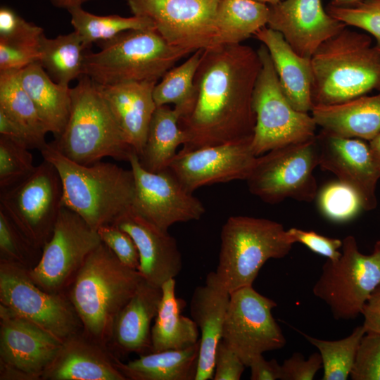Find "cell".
<instances>
[{"instance_id":"13","label":"cell","mask_w":380,"mask_h":380,"mask_svg":"<svg viewBox=\"0 0 380 380\" xmlns=\"http://www.w3.org/2000/svg\"><path fill=\"white\" fill-rule=\"evenodd\" d=\"M277 303L252 286L230 293L222 339L249 367L265 352L279 350L286 343L272 315Z\"/></svg>"},{"instance_id":"11","label":"cell","mask_w":380,"mask_h":380,"mask_svg":"<svg viewBox=\"0 0 380 380\" xmlns=\"http://www.w3.org/2000/svg\"><path fill=\"white\" fill-rule=\"evenodd\" d=\"M0 191V210L31 242L43 247L63 206L61 179L54 165L44 159L29 177Z\"/></svg>"},{"instance_id":"32","label":"cell","mask_w":380,"mask_h":380,"mask_svg":"<svg viewBox=\"0 0 380 380\" xmlns=\"http://www.w3.org/2000/svg\"><path fill=\"white\" fill-rule=\"evenodd\" d=\"M269 6L255 0H220L213 46L241 44L267 26Z\"/></svg>"},{"instance_id":"26","label":"cell","mask_w":380,"mask_h":380,"mask_svg":"<svg viewBox=\"0 0 380 380\" xmlns=\"http://www.w3.org/2000/svg\"><path fill=\"white\" fill-rule=\"evenodd\" d=\"M161 298V287L143 279L114 322L112 338L120 350L139 355L151 352V322L157 315Z\"/></svg>"},{"instance_id":"47","label":"cell","mask_w":380,"mask_h":380,"mask_svg":"<svg viewBox=\"0 0 380 380\" xmlns=\"http://www.w3.org/2000/svg\"><path fill=\"white\" fill-rule=\"evenodd\" d=\"M281 366V380H312L322 367V360L319 353H314L305 360L297 352L286 359Z\"/></svg>"},{"instance_id":"48","label":"cell","mask_w":380,"mask_h":380,"mask_svg":"<svg viewBox=\"0 0 380 380\" xmlns=\"http://www.w3.org/2000/svg\"><path fill=\"white\" fill-rule=\"evenodd\" d=\"M246 365L240 357L222 341L215 355L213 380H239Z\"/></svg>"},{"instance_id":"41","label":"cell","mask_w":380,"mask_h":380,"mask_svg":"<svg viewBox=\"0 0 380 380\" xmlns=\"http://www.w3.org/2000/svg\"><path fill=\"white\" fill-rule=\"evenodd\" d=\"M350 377L353 380H380V334H365L357 348Z\"/></svg>"},{"instance_id":"25","label":"cell","mask_w":380,"mask_h":380,"mask_svg":"<svg viewBox=\"0 0 380 380\" xmlns=\"http://www.w3.org/2000/svg\"><path fill=\"white\" fill-rule=\"evenodd\" d=\"M42 377L51 380H127L100 347L75 334L65 339Z\"/></svg>"},{"instance_id":"31","label":"cell","mask_w":380,"mask_h":380,"mask_svg":"<svg viewBox=\"0 0 380 380\" xmlns=\"http://www.w3.org/2000/svg\"><path fill=\"white\" fill-rule=\"evenodd\" d=\"M180 115L167 105L157 106L152 116L139 161L150 172L169 167L177 149L186 143V136L180 127Z\"/></svg>"},{"instance_id":"50","label":"cell","mask_w":380,"mask_h":380,"mask_svg":"<svg viewBox=\"0 0 380 380\" xmlns=\"http://www.w3.org/2000/svg\"><path fill=\"white\" fill-rule=\"evenodd\" d=\"M251 380H277L281 378V366L277 360H267L262 355L255 357L249 367Z\"/></svg>"},{"instance_id":"3","label":"cell","mask_w":380,"mask_h":380,"mask_svg":"<svg viewBox=\"0 0 380 380\" xmlns=\"http://www.w3.org/2000/svg\"><path fill=\"white\" fill-rule=\"evenodd\" d=\"M142 280L139 270L122 263L103 242L89 255L74 277L70 300L91 338H112L118 314Z\"/></svg>"},{"instance_id":"12","label":"cell","mask_w":380,"mask_h":380,"mask_svg":"<svg viewBox=\"0 0 380 380\" xmlns=\"http://www.w3.org/2000/svg\"><path fill=\"white\" fill-rule=\"evenodd\" d=\"M0 301L63 342L75 334L78 316L71 302L38 286L18 262H1Z\"/></svg>"},{"instance_id":"45","label":"cell","mask_w":380,"mask_h":380,"mask_svg":"<svg viewBox=\"0 0 380 380\" xmlns=\"http://www.w3.org/2000/svg\"><path fill=\"white\" fill-rule=\"evenodd\" d=\"M39 56L38 46L0 40V72L20 71L39 62Z\"/></svg>"},{"instance_id":"34","label":"cell","mask_w":380,"mask_h":380,"mask_svg":"<svg viewBox=\"0 0 380 380\" xmlns=\"http://www.w3.org/2000/svg\"><path fill=\"white\" fill-rule=\"evenodd\" d=\"M203 50L194 52L182 64L168 70L161 81L156 83L153 99L157 106L174 104L180 118L191 113L196 96L195 75Z\"/></svg>"},{"instance_id":"52","label":"cell","mask_w":380,"mask_h":380,"mask_svg":"<svg viewBox=\"0 0 380 380\" xmlns=\"http://www.w3.org/2000/svg\"><path fill=\"white\" fill-rule=\"evenodd\" d=\"M369 145L376 166L380 172V133L369 141Z\"/></svg>"},{"instance_id":"55","label":"cell","mask_w":380,"mask_h":380,"mask_svg":"<svg viewBox=\"0 0 380 380\" xmlns=\"http://www.w3.org/2000/svg\"><path fill=\"white\" fill-rule=\"evenodd\" d=\"M255 1H259V2H262V3H264V4H266L267 5H272V4H275L282 0H255Z\"/></svg>"},{"instance_id":"35","label":"cell","mask_w":380,"mask_h":380,"mask_svg":"<svg viewBox=\"0 0 380 380\" xmlns=\"http://www.w3.org/2000/svg\"><path fill=\"white\" fill-rule=\"evenodd\" d=\"M74 30L88 49L94 42L113 39L120 33L129 30L154 29L148 18L134 15L122 17L118 15H97L84 10L82 6L68 11Z\"/></svg>"},{"instance_id":"37","label":"cell","mask_w":380,"mask_h":380,"mask_svg":"<svg viewBox=\"0 0 380 380\" xmlns=\"http://www.w3.org/2000/svg\"><path fill=\"white\" fill-rule=\"evenodd\" d=\"M366 330L363 325L356 327L348 336L336 340L319 339L302 333L315 346L321 355L323 380H346L354 363L360 341Z\"/></svg>"},{"instance_id":"18","label":"cell","mask_w":380,"mask_h":380,"mask_svg":"<svg viewBox=\"0 0 380 380\" xmlns=\"http://www.w3.org/2000/svg\"><path fill=\"white\" fill-rule=\"evenodd\" d=\"M63 341L0 305V357L4 373L36 379L55 358Z\"/></svg>"},{"instance_id":"15","label":"cell","mask_w":380,"mask_h":380,"mask_svg":"<svg viewBox=\"0 0 380 380\" xmlns=\"http://www.w3.org/2000/svg\"><path fill=\"white\" fill-rule=\"evenodd\" d=\"M134 15L145 17L170 45L189 53L212 45L220 0H126Z\"/></svg>"},{"instance_id":"5","label":"cell","mask_w":380,"mask_h":380,"mask_svg":"<svg viewBox=\"0 0 380 380\" xmlns=\"http://www.w3.org/2000/svg\"><path fill=\"white\" fill-rule=\"evenodd\" d=\"M70 115L53 146L82 165H91L106 157L128 161L133 150L125 141L100 85L82 75L70 88Z\"/></svg>"},{"instance_id":"14","label":"cell","mask_w":380,"mask_h":380,"mask_svg":"<svg viewBox=\"0 0 380 380\" xmlns=\"http://www.w3.org/2000/svg\"><path fill=\"white\" fill-rule=\"evenodd\" d=\"M101 243L97 230L63 205L51 236L43 246L38 263L29 271L30 276L44 291L59 293Z\"/></svg>"},{"instance_id":"22","label":"cell","mask_w":380,"mask_h":380,"mask_svg":"<svg viewBox=\"0 0 380 380\" xmlns=\"http://www.w3.org/2000/svg\"><path fill=\"white\" fill-rule=\"evenodd\" d=\"M230 293L209 272L205 284L196 287L190 302L192 319L201 331L200 350L195 380L213 379L215 355L222 339Z\"/></svg>"},{"instance_id":"49","label":"cell","mask_w":380,"mask_h":380,"mask_svg":"<svg viewBox=\"0 0 380 380\" xmlns=\"http://www.w3.org/2000/svg\"><path fill=\"white\" fill-rule=\"evenodd\" d=\"M0 135L7 137L29 149L37 148L40 151L47 144L36 137L1 110Z\"/></svg>"},{"instance_id":"38","label":"cell","mask_w":380,"mask_h":380,"mask_svg":"<svg viewBox=\"0 0 380 380\" xmlns=\"http://www.w3.org/2000/svg\"><path fill=\"white\" fill-rule=\"evenodd\" d=\"M317 196L321 213L336 222H348L363 210L357 194L338 180L324 185Z\"/></svg>"},{"instance_id":"53","label":"cell","mask_w":380,"mask_h":380,"mask_svg":"<svg viewBox=\"0 0 380 380\" xmlns=\"http://www.w3.org/2000/svg\"><path fill=\"white\" fill-rule=\"evenodd\" d=\"M51 4L59 8L67 9L68 11L75 7L82 6L86 2L92 0H50Z\"/></svg>"},{"instance_id":"30","label":"cell","mask_w":380,"mask_h":380,"mask_svg":"<svg viewBox=\"0 0 380 380\" xmlns=\"http://www.w3.org/2000/svg\"><path fill=\"white\" fill-rule=\"evenodd\" d=\"M162 298L155 322L151 328V352L178 350L198 341V328L195 322L182 315L186 303L175 295V279L162 286Z\"/></svg>"},{"instance_id":"46","label":"cell","mask_w":380,"mask_h":380,"mask_svg":"<svg viewBox=\"0 0 380 380\" xmlns=\"http://www.w3.org/2000/svg\"><path fill=\"white\" fill-rule=\"evenodd\" d=\"M287 232L293 243H300L312 252L326 257L328 260H338L341 252L342 240L330 238L314 231H305L298 228H290Z\"/></svg>"},{"instance_id":"1","label":"cell","mask_w":380,"mask_h":380,"mask_svg":"<svg viewBox=\"0 0 380 380\" xmlns=\"http://www.w3.org/2000/svg\"><path fill=\"white\" fill-rule=\"evenodd\" d=\"M262 68L258 50L241 44L203 50L194 83L196 96L189 114L179 120L189 151L253 137V96Z\"/></svg>"},{"instance_id":"17","label":"cell","mask_w":380,"mask_h":380,"mask_svg":"<svg viewBox=\"0 0 380 380\" xmlns=\"http://www.w3.org/2000/svg\"><path fill=\"white\" fill-rule=\"evenodd\" d=\"M252 138L179 151L169 169L182 185L193 193L217 183L246 180L256 161Z\"/></svg>"},{"instance_id":"44","label":"cell","mask_w":380,"mask_h":380,"mask_svg":"<svg viewBox=\"0 0 380 380\" xmlns=\"http://www.w3.org/2000/svg\"><path fill=\"white\" fill-rule=\"evenodd\" d=\"M97 232L101 241L113 251L122 263L139 270V252L134 240L128 233L113 224L103 225L98 228Z\"/></svg>"},{"instance_id":"8","label":"cell","mask_w":380,"mask_h":380,"mask_svg":"<svg viewBox=\"0 0 380 380\" xmlns=\"http://www.w3.org/2000/svg\"><path fill=\"white\" fill-rule=\"evenodd\" d=\"M258 52L262 68L253 96L255 126L251 142L256 156L312 139L316 137L317 127L312 115L296 110L289 103L267 47L262 44Z\"/></svg>"},{"instance_id":"19","label":"cell","mask_w":380,"mask_h":380,"mask_svg":"<svg viewBox=\"0 0 380 380\" xmlns=\"http://www.w3.org/2000/svg\"><path fill=\"white\" fill-rule=\"evenodd\" d=\"M319 166L333 173L359 196L363 210L377 206L376 186L380 178L369 144L357 138H346L324 131L317 135Z\"/></svg>"},{"instance_id":"24","label":"cell","mask_w":380,"mask_h":380,"mask_svg":"<svg viewBox=\"0 0 380 380\" xmlns=\"http://www.w3.org/2000/svg\"><path fill=\"white\" fill-rule=\"evenodd\" d=\"M271 56L282 90L296 110L308 113L312 99L313 73L311 58L297 54L277 31L265 26L254 34Z\"/></svg>"},{"instance_id":"28","label":"cell","mask_w":380,"mask_h":380,"mask_svg":"<svg viewBox=\"0 0 380 380\" xmlns=\"http://www.w3.org/2000/svg\"><path fill=\"white\" fill-rule=\"evenodd\" d=\"M20 80L49 132L58 137L70 111V87L53 80L39 62L20 71Z\"/></svg>"},{"instance_id":"9","label":"cell","mask_w":380,"mask_h":380,"mask_svg":"<svg viewBox=\"0 0 380 380\" xmlns=\"http://www.w3.org/2000/svg\"><path fill=\"white\" fill-rule=\"evenodd\" d=\"M341 255L327 259L312 288L313 294L329 308L334 319L348 320L362 315L364 305L380 284V240L371 254L362 253L355 238L342 240Z\"/></svg>"},{"instance_id":"42","label":"cell","mask_w":380,"mask_h":380,"mask_svg":"<svg viewBox=\"0 0 380 380\" xmlns=\"http://www.w3.org/2000/svg\"><path fill=\"white\" fill-rule=\"evenodd\" d=\"M43 29L29 23L13 9L0 8V40L20 44L38 46Z\"/></svg>"},{"instance_id":"40","label":"cell","mask_w":380,"mask_h":380,"mask_svg":"<svg viewBox=\"0 0 380 380\" xmlns=\"http://www.w3.org/2000/svg\"><path fill=\"white\" fill-rule=\"evenodd\" d=\"M327 12L346 25L356 27L369 33L380 48V0H359L343 6L329 4Z\"/></svg>"},{"instance_id":"33","label":"cell","mask_w":380,"mask_h":380,"mask_svg":"<svg viewBox=\"0 0 380 380\" xmlns=\"http://www.w3.org/2000/svg\"><path fill=\"white\" fill-rule=\"evenodd\" d=\"M38 48L39 63L56 83L69 87L70 82L83 75L84 57L87 49L76 31L53 39L43 34Z\"/></svg>"},{"instance_id":"23","label":"cell","mask_w":380,"mask_h":380,"mask_svg":"<svg viewBox=\"0 0 380 380\" xmlns=\"http://www.w3.org/2000/svg\"><path fill=\"white\" fill-rule=\"evenodd\" d=\"M157 82H126L100 85L125 141L141 156L149 125L157 107L153 89Z\"/></svg>"},{"instance_id":"6","label":"cell","mask_w":380,"mask_h":380,"mask_svg":"<svg viewBox=\"0 0 380 380\" xmlns=\"http://www.w3.org/2000/svg\"><path fill=\"white\" fill-rule=\"evenodd\" d=\"M100 51H86L83 75L100 85L161 79L190 54L169 44L154 29L129 30L99 42Z\"/></svg>"},{"instance_id":"54","label":"cell","mask_w":380,"mask_h":380,"mask_svg":"<svg viewBox=\"0 0 380 380\" xmlns=\"http://www.w3.org/2000/svg\"><path fill=\"white\" fill-rule=\"evenodd\" d=\"M359 0H331L330 4L335 6L348 5L355 3Z\"/></svg>"},{"instance_id":"4","label":"cell","mask_w":380,"mask_h":380,"mask_svg":"<svg viewBox=\"0 0 380 380\" xmlns=\"http://www.w3.org/2000/svg\"><path fill=\"white\" fill-rule=\"evenodd\" d=\"M314 106L343 103L380 91V48L371 36L347 27L324 42L311 58Z\"/></svg>"},{"instance_id":"21","label":"cell","mask_w":380,"mask_h":380,"mask_svg":"<svg viewBox=\"0 0 380 380\" xmlns=\"http://www.w3.org/2000/svg\"><path fill=\"white\" fill-rule=\"evenodd\" d=\"M113 224L128 233L139 255V271L148 283L158 287L175 279L182 268V255L175 239L151 223L132 208Z\"/></svg>"},{"instance_id":"29","label":"cell","mask_w":380,"mask_h":380,"mask_svg":"<svg viewBox=\"0 0 380 380\" xmlns=\"http://www.w3.org/2000/svg\"><path fill=\"white\" fill-rule=\"evenodd\" d=\"M200 341L178 350H166L140 355L127 363L114 359V363L127 379L195 380Z\"/></svg>"},{"instance_id":"7","label":"cell","mask_w":380,"mask_h":380,"mask_svg":"<svg viewBox=\"0 0 380 380\" xmlns=\"http://www.w3.org/2000/svg\"><path fill=\"white\" fill-rule=\"evenodd\" d=\"M220 239L215 273L230 293L252 286L265 263L270 259L286 257L294 244L281 223L243 215L227 220Z\"/></svg>"},{"instance_id":"10","label":"cell","mask_w":380,"mask_h":380,"mask_svg":"<svg viewBox=\"0 0 380 380\" xmlns=\"http://www.w3.org/2000/svg\"><path fill=\"white\" fill-rule=\"evenodd\" d=\"M319 166L315 138L270 150L257 156L246 180L249 191L262 201L275 204L286 198L310 203L317 195L313 175Z\"/></svg>"},{"instance_id":"43","label":"cell","mask_w":380,"mask_h":380,"mask_svg":"<svg viewBox=\"0 0 380 380\" xmlns=\"http://www.w3.org/2000/svg\"><path fill=\"white\" fill-rule=\"evenodd\" d=\"M38 248L0 210V251L4 259L20 262Z\"/></svg>"},{"instance_id":"16","label":"cell","mask_w":380,"mask_h":380,"mask_svg":"<svg viewBox=\"0 0 380 380\" xmlns=\"http://www.w3.org/2000/svg\"><path fill=\"white\" fill-rule=\"evenodd\" d=\"M128 162L134 179L132 208L164 231L173 224L198 220L205 212L202 202L187 191L169 169L146 170L132 151Z\"/></svg>"},{"instance_id":"36","label":"cell","mask_w":380,"mask_h":380,"mask_svg":"<svg viewBox=\"0 0 380 380\" xmlns=\"http://www.w3.org/2000/svg\"><path fill=\"white\" fill-rule=\"evenodd\" d=\"M20 71L0 72V110L46 141L45 136L49 132L20 82Z\"/></svg>"},{"instance_id":"2","label":"cell","mask_w":380,"mask_h":380,"mask_svg":"<svg viewBox=\"0 0 380 380\" xmlns=\"http://www.w3.org/2000/svg\"><path fill=\"white\" fill-rule=\"evenodd\" d=\"M44 159L56 168L62 183L63 206L79 215L97 230L113 224L132 206V171L110 163H75L49 143L40 150Z\"/></svg>"},{"instance_id":"20","label":"cell","mask_w":380,"mask_h":380,"mask_svg":"<svg viewBox=\"0 0 380 380\" xmlns=\"http://www.w3.org/2000/svg\"><path fill=\"white\" fill-rule=\"evenodd\" d=\"M268 6L267 26L304 58H311L324 42L347 27L327 12L322 0H282Z\"/></svg>"},{"instance_id":"39","label":"cell","mask_w":380,"mask_h":380,"mask_svg":"<svg viewBox=\"0 0 380 380\" xmlns=\"http://www.w3.org/2000/svg\"><path fill=\"white\" fill-rule=\"evenodd\" d=\"M30 149L0 135V189L15 185L35 170Z\"/></svg>"},{"instance_id":"27","label":"cell","mask_w":380,"mask_h":380,"mask_svg":"<svg viewBox=\"0 0 380 380\" xmlns=\"http://www.w3.org/2000/svg\"><path fill=\"white\" fill-rule=\"evenodd\" d=\"M311 113L317 125L328 134L369 141L380 133V91L340 103L314 106Z\"/></svg>"},{"instance_id":"51","label":"cell","mask_w":380,"mask_h":380,"mask_svg":"<svg viewBox=\"0 0 380 380\" xmlns=\"http://www.w3.org/2000/svg\"><path fill=\"white\" fill-rule=\"evenodd\" d=\"M362 315L366 332L380 334V284L373 291L363 306Z\"/></svg>"}]
</instances>
